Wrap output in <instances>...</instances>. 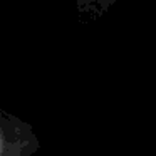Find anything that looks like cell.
Listing matches in <instances>:
<instances>
[{
    "label": "cell",
    "mask_w": 156,
    "mask_h": 156,
    "mask_svg": "<svg viewBox=\"0 0 156 156\" xmlns=\"http://www.w3.org/2000/svg\"><path fill=\"white\" fill-rule=\"evenodd\" d=\"M119 0H77V12L84 20L102 19Z\"/></svg>",
    "instance_id": "cell-1"
}]
</instances>
